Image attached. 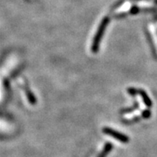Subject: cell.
<instances>
[{"label": "cell", "mask_w": 157, "mask_h": 157, "mask_svg": "<svg viewBox=\"0 0 157 157\" xmlns=\"http://www.w3.org/2000/svg\"><path fill=\"white\" fill-rule=\"evenodd\" d=\"M109 22V18H108V17H105V18L102 20V22H101V25H100L99 28H98V32H97V34H96L95 37H94L93 44H92L91 49L93 53H97L98 51L100 42L101 40L102 36H103L104 33H105V28L107 26Z\"/></svg>", "instance_id": "obj_1"}, {"label": "cell", "mask_w": 157, "mask_h": 157, "mask_svg": "<svg viewBox=\"0 0 157 157\" xmlns=\"http://www.w3.org/2000/svg\"><path fill=\"white\" fill-rule=\"evenodd\" d=\"M103 132L106 135H109L112 137L115 138L116 140H117L122 142V143H128L129 141V138L127 136L124 135V134L121 133V132L116 131V130L112 129L110 128H104Z\"/></svg>", "instance_id": "obj_2"}, {"label": "cell", "mask_w": 157, "mask_h": 157, "mask_svg": "<svg viewBox=\"0 0 157 157\" xmlns=\"http://www.w3.org/2000/svg\"><path fill=\"white\" fill-rule=\"evenodd\" d=\"M138 93L140 94L142 99H143L144 102V104H145L146 105H147V107H151V105H152V103H151V101L150 100V98H148V96H147V94H146V92H144V90H140L138 91Z\"/></svg>", "instance_id": "obj_3"}, {"label": "cell", "mask_w": 157, "mask_h": 157, "mask_svg": "<svg viewBox=\"0 0 157 157\" xmlns=\"http://www.w3.org/2000/svg\"><path fill=\"white\" fill-rule=\"evenodd\" d=\"M112 148H113V145H112L111 143H106L105 147L103 148V151L101 152L98 157H106V155L109 153V151H111Z\"/></svg>", "instance_id": "obj_4"}, {"label": "cell", "mask_w": 157, "mask_h": 157, "mask_svg": "<svg viewBox=\"0 0 157 157\" xmlns=\"http://www.w3.org/2000/svg\"><path fill=\"white\" fill-rule=\"evenodd\" d=\"M26 96H27V98L29 100V101L30 102L31 104H35L36 103V99L34 98V96L33 95L31 92L27 91L26 92Z\"/></svg>", "instance_id": "obj_5"}, {"label": "cell", "mask_w": 157, "mask_h": 157, "mask_svg": "<svg viewBox=\"0 0 157 157\" xmlns=\"http://www.w3.org/2000/svg\"><path fill=\"white\" fill-rule=\"evenodd\" d=\"M140 10V8L138 6H133V7L131 8L129 13L132 14H136L137 13H139Z\"/></svg>", "instance_id": "obj_6"}, {"label": "cell", "mask_w": 157, "mask_h": 157, "mask_svg": "<svg viewBox=\"0 0 157 157\" xmlns=\"http://www.w3.org/2000/svg\"><path fill=\"white\" fill-rule=\"evenodd\" d=\"M128 94H130L131 96H135L136 94H137L138 91L134 88H129V89H128Z\"/></svg>", "instance_id": "obj_7"}, {"label": "cell", "mask_w": 157, "mask_h": 157, "mask_svg": "<svg viewBox=\"0 0 157 157\" xmlns=\"http://www.w3.org/2000/svg\"><path fill=\"white\" fill-rule=\"evenodd\" d=\"M142 116H143V117L144 118H148L150 117V116H151V112L149 110H144L143 112V113H142Z\"/></svg>", "instance_id": "obj_8"}]
</instances>
